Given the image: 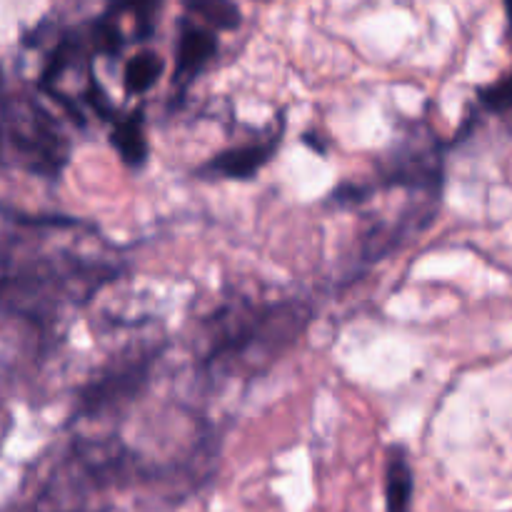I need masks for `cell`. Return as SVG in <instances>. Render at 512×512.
<instances>
[{
  "mask_svg": "<svg viewBox=\"0 0 512 512\" xmlns=\"http://www.w3.org/2000/svg\"><path fill=\"white\" fill-rule=\"evenodd\" d=\"M163 68L165 63L158 53L143 50V53L133 55L123 70L125 90H128L130 95H143L145 90H150L158 83V78L163 75Z\"/></svg>",
  "mask_w": 512,
  "mask_h": 512,
  "instance_id": "7",
  "label": "cell"
},
{
  "mask_svg": "<svg viewBox=\"0 0 512 512\" xmlns=\"http://www.w3.org/2000/svg\"><path fill=\"white\" fill-rule=\"evenodd\" d=\"M193 13L210 28H235L238 25V8L225 3H200L193 5Z\"/></svg>",
  "mask_w": 512,
  "mask_h": 512,
  "instance_id": "9",
  "label": "cell"
},
{
  "mask_svg": "<svg viewBox=\"0 0 512 512\" xmlns=\"http://www.w3.org/2000/svg\"><path fill=\"white\" fill-rule=\"evenodd\" d=\"M110 138H113L115 150H118L125 163L140 165L148 158V140H145V123L140 110L130 113L128 118L115 120V128Z\"/></svg>",
  "mask_w": 512,
  "mask_h": 512,
  "instance_id": "6",
  "label": "cell"
},
{
  "mask_svg": "<svg viewBox=\"0 0 512 512\" xmlns=\"http://www.w3.org/2000/svg\"><path fill=\"white\" fill-rule=\"evenodd\" d=\"M278 140V135H273V138L255 140V143L225 150V153L215 155V158H210L208 163H205L203 173L230 180L253 178V175L273 158V153L278 150Z\"/></svg>",
  "mask_w": 512,
  "mask_h": 512,
  "instance_id": "4",
  "label": "cell"
},
{
  "mask_svg": "<svg viewBox=\"0 0 512 512\" xmlns=\"http://www.w3.org/2000/svg\"><path fill=\"white\" fill-rule=\"evenodd\" d=\"M218 53V35L215 28L195 15V18H185L180 23L178 33V50H175V85H188L190 80L198 78L210 60Z\"/></svg>",
  "mask_w": 512,
  "mask_h": 512,
  "instance_id": "3",
  "label": "cell"
},
{
  "mask_svg": "<svg viewBox=\"0 0 512 512\" xmlns=\"http://www.w3.org/2000/svg\"><path fill=\"white\" fill-rule=\"evenodd\" d=\"M480 103H483L490 113L512 118V70L503 80L480 90Z\"/></svg>",
  "mask_w": 512,
  "mask_h": 512,
  "instance_id": "8",
  "label": "cell"
},
{
  "mask_svg": "<svg viewBox=\"0 0 512 512\" xmlns=\"http://www.w3.org/2000/svg\"><path fill=\"white\" fill-rule=\"evenodd\" d=\"M0 143L23 168L55 175L68 160V143L53 118L28 98H13L0 115Z\"/></svg>",
  "mask_w": 512,
  "mask_h": 512,
  "instance_id": "2",
  "label": "cell"
},
{
  "mask_svg": "<svg viewBox=\"0 0 512 512\" xmlns=\"http://www.w3.org/2000/svg\"><path fill=\"white\" fill-rule=\"evenodd\" d=\"M308 320L300 303L230 305L210 320L205 365L215 373H258L295 343Z\"/></svg>",
  "mask_w": 512,
  "mask_h": 512,
  "instance_id": "1",
  "label": "cell"
},
{
  "mask_svg": "<svg viewBox=\"0 0 512 512\" xmlns=\"http://www.w3.org/2000/svg\"><path fill=\"white\" fill-rule=\"evenodd\" d=\"M508 18H510V33H512V3L508 5Z\"/></svg>",
  "mask_w": 512,
  "mask_h": 512,
  "instance_id": "10",
  "label": "cell"
},
{
  "mask_svg": "<svg viewBox=\"0 0 512 512\" xmlns=\"http://www.w3.org/2000/svg\"><path fill=\"white\" fill-rule=\"evenodd\" d=\"M413 468L403 448L388 450L385 463V508L388 512H410L413 503Z\"/></svg>",
  "mask_w": 512,
  "mask_h": 512,
  "instance_id": "5",
  "label": "cell"
}]
</instances>
